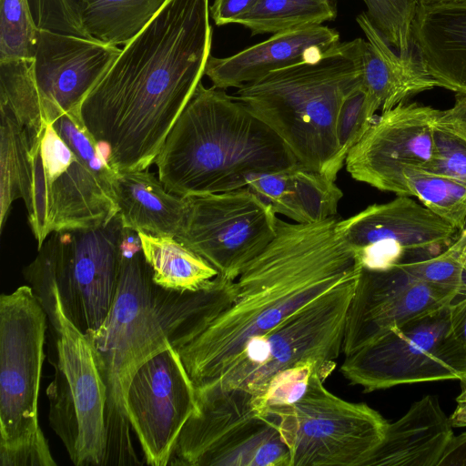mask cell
Listing matches in <instances>:
<instances>
[{
    "label": "cell",
    "mask_w": 466,
    "mask_h": 466,
    "mask_svg": "<svg viewBox=\"0 0 466 466\" xmlns=\"http://www.w3.org/2000/svg\"><path fill=\"white\" fill-rule=\"evenodd\" d=\"M446 250L456 258L461 264L463 270L464 290L466 292V223L457 233L453 242Z\"/></svg>",
    "instance_id": "41"
},
{
    "label": "cell",
    "mask_w": 466,
    "mask_h": 466,
    "mask_svg": "<svg viewBox=\"0 0 466 466\" xmlns=\"http://www.w3.org/2000/svg\"><path fill=\"white\" fill-rule=\"evenodd\" d=\"M121 50L95 38L40 29L32 70L41 99L79 115L83 100Z\"/></svg>",
    "instance_id": "19"
},
{
    "label": "cell",
    "mask_w": 466,
    "mask_h": 466,
    "mask_svg": "<svg viewBox=\"0 0 466 466\" xmlns=\"http://www.w3.org/2000/svg\"><path fill=\"white\" fill-rule=\"evenodd\" d=\"M126 408L146 464L168 465L183 427L198 409L195 385L171 343L136 370Z\"/></svg>",
    "instance_id": "15"
},
{
    "label": "cell",
    "mask_w": 466,
    "mask_h": 466,
    "mask_svg": "<svg viewBox=\"0 0 466 466\" xmlns=\"http://www.w3.org/2000/svg\"><path fill=\"white\" fill-rule=\"evenodd\" d=\"M451 320L452 302L345 356L340 370L347 380L366 392L401 384L458 380L437 357Z\"/></svg>",
    "instance_id": "16"
},
{
    "label": "cell",
    "mask_w": 466,
    "mask_h": 466,
    "mask_svg": "<svg viewBox=\"0 0 466 466\" xmlns=\"http://www.w3.org/2000/svg\"><path fill=\"white\" fill-rule=\"evenodd\" d=\"M297 162L282 139L242 102L200 82L155 164L165 188L188 198L243 188L254 176Z\"/></svg>",
    "instance_id": "4"
},
{
    "label": "cell",
    "mask_w": 466,
    "mask_h": 466,
    "mask_svg": "<svg viewBox=\"0 0 466 466\" xmlns=\"http://www.w3.org/2000/svg\"><path fill=\"white\" fill-rule=\"evenodd\" d=\"M408 196L414 197L431 212L461 229L466 223V186L431 173L409 167L403 172Z\"/></svg>",
    "instance_id": "30"
},
{
    "label": "cell",
    "mask_w": 466,
    "mask_h": 466,
    "mask_svg": "<svg viewBox=\"0 0 466 466\" xmlns=\"http://www.w3.org/2000/svg\"><path fill=\"white\" fill-rule=\"evenodd\" d=\"M420 3H456L466 4V0H418Z\"/></svg>",
    "instance_id": "43"
},
{
    "label": "cell",
    "mask_w": 466,
    "mask_h": 466,
    "mask_svg": "<svg viewBox=\"0 0 466 466\" xmlns=\"http://www.w3.org/2000/svg\"><path fill=\"white\" fill-rule=\"evenodd\" d=\"M47 315L30 285L0 297V466H56L38 420Z\"/></svg>",
    "instance_id": "7"
},
{
    "label": "cell",
    "mask_w": 466,
    "mask_h": 466,
    "mask_svg": "<svg viewBox=\"0 0 466 466\" xmlns=\"http://www.w3.org/2000/svg\"><path fill=\"white\" fill-rule=\"evenodd\" d=\"M188 198L186 225L177 239L224 278L235 280L277 234L276 213L247 187Z\"/></svg>",
    "instance_id": "13"
},
{
    "label": "cell",
    "mask_w": 466,
    "mask_h": 466,
    "mask_svg": "<svg viewBox=\"0 0 466 466\" xmlns=\"http://www.w3.org/2000/svg\"><path fill=\"white\" fill-rule=\"evenodd\" d=\"M209 0H167L83 100L79 116L116 172L147 169L205 75Z\"/></svg>",
    "instance_id": "1"
},
{
    "label": "cell",
    "mask_w": 466,
    "mask_h": 466,
    "mask_svg": "<svg viewBox=\"0 0 466 466\" xmlns=\"http://www.w3.org/2000/svg\"><path fill=\"white\" fill-rule=\"evenodd\" d=\"M338 220L299 224L278 218L273 240L234 280L232 303L201 331L172 345L196 389L222 376L252 339L361 271Z\"/></svg>",
    "instance_id": "2"
},
{
    "label": "cell",
    "mask_w": 466,
    "mask_h": 466,
    "mask_svg": "<svg viewBox=\"0 0 466 466\" xmlns=\"http://www.w3.org/2000/svg\"><path fill=\"white\" fill-rule=\"evenodd\" d=\"M413 45L440 87L466 94V4L419 2Z\"/></svg>",
    "instance_id": "21"
},
{
    "label": "cell",
    "mask_w": 466,
    "mask_h": 466,
    "mask_svg": "<svg viewBox=\"0 0 466 466\" xmlns=\"http://www.w3.org/2000/svg\"><path fill=\"white\" fill-rule=\"evenodd\" d=\"M198 409L183 427L168 465L290 466L273 418L243 389H196Z\"/></svg>",
    "instance_id": "9"
},
{
    "label": "cell",
    "mask_w": 466,
    "mask_h": 466,
    "mask_svg": "<svg viewBox=\"0 0 466 466\" xmlns=\"http://www.w3.org/2000/svg\"><path fill=\"white\" fill-rule=\"evenodd\" d=\"M259 0H214L210 16L217 25L233 24L240 15L251 10Z\"/></svg>",
    "instance_id": "39"
},
{
    "label": "cell",
    "mask_w": 466,
    "mask_h": 466,
    "mask_svg": "<svg viewBox=\"0 0 466 466\" xmlns=\"http://www.w3.org/2000/svg\"><path fill=\"white\" fill-rule=\"evenodd\" d=\"M438 466H466V431L452 436Z\"/></svg>",
    "instance_id": "40"
},
{
    "label": "cell",
    "mask_w": 466,
    "mask_h": 466,
    "mask_svg": "<svg viewBox=\"0 0 466 466\" xmlns=\"http://www.w3.org/2000/svg\"><path fill=\"white\" fill-rule=\"evenodd\" d=\"M360 272L252 339L231 367L205 387L238 388L258 397L275 374L309 360L318 362L329 376L342 352L347 312Z\"/></svg>",
    "instance_id": "8"
},
{
    "label": "cell",
    "mask_w": 466,
    "mask_h": 466,
    "mask_svg": "<svg viewBox=\"0 0 466 466\" xmlns=\"http://www.w3.org/2000/svg\"><path fill=\"white\" fill-rule=\"evenodd\" d=\"M457 406L449 417L453 428L466 427V400H456Z\"/></svg>",
    "instance_id": "42"
},
{
    "label": "cell",
    "mask_w": 466,
    "mask_h": 466,
    "mask_svg": "<svg viewBox=\"0 0 466 466\" xmlns=\"http://www.w3.org/2000/svg\"><path fill=\"white\" fill-rule=\"evenodd\" d=\"M232 281L218 275L205 288L176 292L156 285L138 232L124 228L116 293L103 323L85 333L106 393L107 448L105 465H140L131 440L126 395L136 370L170 345L186 319L226 302Z\"/></svg>",
    "instance_id": "3"
},
{
    "label": "cell",
    "mask_w": 466,
    "mask_h": 466,
    "mask_svg": "<svg viewBox=\"0 0 466 466\" xmlns=\"http://www.w3.org/2000/svg\"><path fill=\"white\" fill-rule=\"evenodd\" d=\"M338 42L339 33L324 25L277 33L229 56L210 55L205 75L215 87L239 88L274 70L314 57Z\"/></svg>",
    "instance_id": "20"
},
{
    "label": "cell",
    "mask_w": 466,
    "mask_h": 466,
    "mask_svg": "<svg viewBox=\"0 0 466 466\" xmlns=\"http://www.w3.org/2000/svg\"><path fill=\"white\" fill-rule=\"evenodd\" d=\"M24 201L38 248L53 232L88 228L116 215L113 193L73 151L51 121L31 141Z\"/></svg>",
    "instance_id": "12"
},
{
    "label": "cell",
    "mask_w": 466,
    "mask_h": 466,
    "mask_svg": "<svg viewBox=\"0 0 466 466\" xmlns=\"http://www.w3.org/2000/svg\"><path fill=\"white\" fill-rule=\"evenodd\" d=\"M453 427L437 397L426 395L399 420L387 424L384 437L364 466H438Z\"/></svg>",
    "instance_id": "22"
},
{
    "label": "cell",
    "mask_w": 466,
    "mask_h": 466,
    "mask_svg": "<svg viewBox=\"0 0 466 466\" xmlns=\"http://www.w3.org/2000/svg\"><path fill=\"white\" fill-rule=\"evenodd\" d=\"M39 32L28 0H1L0 62L32 61Z\"/></svg>",
    "instance_id": "31"
},
{
    "label": "cell",
    "mask_w": 466,
    "mask_h": 466,
    "mask_svg": "<svg viewBox=\"0 0 466 466\" xmlns=\"http://www.w3.org/2000/svg\"><path fill=\"white\" fill-rule=\"evenodd\" d=\"M84 27L101 42L126 46L167 0H76Z\"/></svg>",
    "instance_id": "27"
},
{
    "label": "cell",
    "mask_w": 466,
    "mask_h": 466,
    "mask_svg": "<svg viewBox=\"0 0 466 466\" xmlns=\"http://www.w3.org/2000/svg\"><path fill=\"white\" fill-rule=\"evenodd\" d=\"M338 229L366 269H383L439 255L459 231L409 196H397L348 218H339Z\"/></svg>",
    "instance_id": "14"
},
{
    "label": "cell",
    "mask_w": 466,
    "mask_h": 466,
    "mask_svg": "<svg viewBox=\"0 0 466 466\" xmlns=\"http://www.w3.org/2000/svg\"><path fill=\"white\" fill-rule=\"evenodd\" d=\"M122 229L116 215L98 227L53 232L24 269L56 289L65 314L84 333L103 323L114 301Z\"/></svg>",
    "instance_id": "11"
},
{
    "label": "cell",
    "mask_w": 466,
    "mask_h": 466,
    "mask_svg": "<svg viewBox=\"0 0 466 466\" xmlns=\"http://www.w3.org/2000/svg\"><path fill=\"white\" fill-rule=\"evenodd\" d=\"M437 357L440 363L454 373L458 380L466 379V292L452 301V320L441 339Z\"/></svg>",
    "instance_id": "36"
},
{
    "label": "cell",
    "mask_w": 466,
    "mask_h": 466,
    "mask_svg": "<svg viewBox=\"0 0 466 466\" xmlns=\"http://www.w3.org/2000/svg\"><path fill=\"white\" fill-rule=\"evenodd\" d=\"M318 371L325 380L329 375L316 361L300 362L275 374L267 383L262 394L253 396L256 409L263 413L268 407L296 402L306 391L310 377Z\"/></svg>",
    "instance_id": "33"
},
{
    "label": "cell",
    "mask_w": 466,
    "mask_h": 466,
    "mask_svg": "<svg viewBox=\"0 0 466 466\" xmlns=\"http://www.w3.org/2000/svg\"><path fill=\"white\" fill-rule=\"evenodd\" d=\"M404 268L419 279L436 286L464 290L461 262L446 249L434 257L400 262Z\"/></svg>",
    "instance_id": "37"
},
{
    "label": "cell",
    "mask_w": 466,
    "mask_h": 466,
    "mask_svg": "<svg viewBox=\"0 0 466 466\" xmlns=\"http://www.w3.org/2000/svg\"><path fill=\"white\" fill-rule=\"evenodd\" d=\"M144 258L158 287L176 292L207 287L218 272L183 242L170 236L138 232Z\"/></svg>",
    "instance_id": "26"
},
{
    "label": "cell",
    "mask_w": 466,
    "mask_h": 466,
    "mask_svg": "<svg viewBox=\"0 0 466 466\" xmlns=\"http://www.w3.org/2000/svg\"><path fill=\"white\" fill-rule=\"evenodd\" d=\"M112 192L124 228L154 236L182 235L189 198L168 192L147 169L117 172Z\"/></svg>",
    "instance_id": "25"
},
{
    "label": "cell",
    "mask_w": 466,
    "mask_h": 466,
    "mask_svg": "<svg viewBox=\"0 0 466 466\" xmlns=\"http://www.w3.org/2000/svg\"><path fill=\"white\" fill-rule=\"evenodd\" d=\"M247 187L276 214L299 224L336 217L343 197L335 180L299 162L278 172L254 176Z\"/></svg>",
    "instance_id": "24"
},
{
    "label": "cell",
    "mask_w": 466,
    "mask_h": 466,
    "mask_svg": "<svg viewBox=\"0 0 466 466\" xmlns=\"http://www.w3.org/2000/svg\"><path fill=\"white\" fill-rule=\"evenodd\" d=\"M0 230L14 200L26 197L29 186L30 139L25 129L0 108Z\"/></svg>",
    "instance_id": "29"
},
{
    "label": "cell",
    "mask_w": 466,
    "mask_h": 466,
    "mask_svg": "<svg viewBox=\"0 0 466 466\" xmlns=\"http://www.w3.org/2000/svg\"><path fill=\"white\" fill-rule=\"evenodd\" d=\"M433 140L431 159L422 168L466 186V141L436 124Z\"/></svg>",
    "instance_id": "35"
},
{
    "label": "cell",
    "mask_w": 466,
    "mask_h": 466,
    "mask_svg": "<svg viewBox=\"0 0 466 466\" xmlns=\"http://www.w3.org/2000/svg\"><path fill=\"white\" fill-rule=\"evenodd\" d=\"M440 109L402 103L374 120L350 150L345 165L353 179L380 191L408 196L403 172L425 167L432 157L433 129Z\"/></svg>",
    "instance_id": "18"
},
{
    "label": "cell",
    "mask_w": 466,
    "mask_h": 466,
    "mask_svg": "<svg viewBox=\"0 0 466 466\" xmlns=\"http://www.w3.org/2000/svg\"><path fill=\"white\" fill-rule=\"evenodd\" d=\"M366 40L338 42L274 70L233 95L268 125L298 162L335 180L345 162L337 139L344 100L362 87Z\"/></svg>",
    "instance_id": "5"
},
{
    "label": "cell",
    "mask_w": 466,
    "mask_h": 466,
    "mask_svg": "<svg viewBox=\"0 0 466 466\" xmlns=\"http://www.w3.org/2000/svg\"><path fill=\"white\" fill-rule=\"evenodd\" d=\"M367 15L385 41L401 55L413 52L418 0H363Z\"/></svg>",
    "instance_id": "32"
},
{
    "label": "cell",
    "mask_w": 466,
    "mask_h": 466,
    "mask_svg": "<svg viewBox=\"0 0 466 466\" xmlns=\"http://www.w3.org/2000/svg\"><path fill=\"white\" fill-rule=\"evenodd\" d=\"M337 15L333 0H259L248 13L233 21L251 35L277 34L322 25Z\"/></svg>",
    "instance_id": "28"
},
{
    "label": "cell",
    "mask_w": 466,
    "mask_h": 466,
    "mask_svg": "<svg viewBox=\"0 0 466 466\" xmlns=\"http://www.w3.org/2000/svg\"><path fill=\"white\" fill-rule=\"evenodd\" d=\"M435 124L466 141V94L456 93L453 106L440 110Z\"/></svg>",
    "instance_id": "38"
},
{
    "label": "cell",
    "mask_w": 466,
    "mask_h": 466,
    "mask_svg": "<svg viewBox=\"0 0 466 466\" xmlns=\"http://www.w3.org/2000/svg\"><path fill=\"white\" fill-rule=\"evenodd\" d=\"M356 21L367 38L362 88L378 110L384 112L420 92L440 86L415 50L405 55L394 52L366 13L360 14Z\"/></svg>",
    "instance_id": "23"
},
{
    "label": "cell",
    "mask_w": 466,
    "mask_h": 466,
    "mask_svg": "<svg viewBox=\"0 0 466 466\" xmlns=\"http://www.w3.org/2000/svg\"><path fill=\"white\" fill-rule=\"evenodd\" d=\"M460 381H461V392L457 397L456 400H466V379L465 380H461Z\"/></svg>",
    "instance_id": "44"
},
{
    "label": "cell",
    "mask_w": 466,
    "mask_h": 466,
    "mask_svg": "<svg viewBox=\"0 0 466 466\" xmlns=\"http://www.w3.org/2000/svg\"><path fill=\"white\" fill-rule=\"evenodd\" d=\"M461 293L424 282L400 263L362 268L347 312L342 352L350 355L388 331L433 314Z\"/></svg>",
    "instance_id": "17"
},
{
    "label": "cell",
    "mask_w": 466,
    "mask_h": 466,
    "mask_svg": "<svg viewBox=\"0 0 466 466\" xmlns=\"http://www.w3.org/2000/svg\"><path fill=\"white\" fill-rule=\"evenodd\" d=\"M377 111L362 87L344 100L337 121V139L344 162L350 150L372 125Z\"/></svg>",
    "instance_id": "34"
},
{
    "label": "cell",
    "mask_w": 466,
    "mask_h": 466,
    "mask_svg": "<svg viewBox=\"0 0 466 466\" xmlns=\"http://www.w3.org/2000/svg\"><path fill=\"white\" fill-rule=\"evenodd\" d=\"M47 315L53 380L46 389L49 425L76 466H105L106 393L92 346L65 314L56 289L25 276Z\"/></svg>",
    "instance_id": "6"
},
{
    "label": "cell",
    "mask_w": 466,
    "mask_h": 466,
    "mask_svg": "<svg viewBox=\"0 0 466 466\" xmlns=\"http://www.w3.org/2000/svg\"><path fill=\"white\" fill-rule=\"evenodd\" d=\"M315 371L294 403L268 407L290 466H364L381 442L388 421L366 403L331 393Z\"/></svg>",
    "instance_id": "10"
}]
</instances>
